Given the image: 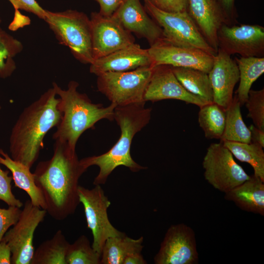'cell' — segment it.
Instances as JSON below:
<instances>
[{
  "label": "cell",
  "instance_id": "obj_22",
  "mask_svg": "<svg viewBox=\"0 0 264 264\" xmlns=\"http://www.w3.org/2000/svg\"><path fill=\"white\" fill-rule=\"evenodd\" d=\"M144 238L133 239L124 234L109 238L101 253V264H123L125 259L142 252Z\"/></svg>",
  "mask_w": 264,
  "mask_h": 264
},
{
  "label": "cell",
  "instance_id": "obj_24",
  "mask_svg": "<svg viewBox=\"0 0 264 264\" xmlns=\"http://www.w3.org/2000/svg\"><path fill=\"white\" fill-rule=\"evenodd\" d=\"M239 73V85L236 96L241 106L245 104L253 83L264 73V57L235 58Z\"/></svg>",
  "mask_w": 264,
  "mask_h": 264
},
{
  "label": "cell",
  "instance_id": "obj_2",
  "mask_svg": "<svg viewBox=\"0 0 264 264\" xmlns=\"http://www.w3.org/2000/svg\"><path fill=\"white\" fill-rule=\"evenodd\" d=\"M56 97L54 87L47 89L23 109L12 129L10 156L30 169L39 157L46 133L61 121Z\"/></svg>",
  "mask_w": 264,
  "mask_h": 264
},
{
  "label": "cell",
  "instance_id": "obj_15",
  "mask_svg": "<svg viewBox=\"0 0 264 264\" xmlns=\"http://www.w3.org/2000/svg\"><path fill=\"white\" fill-rule=\"evenodd\" d=\"M169 99L180 100L199 108L207 104L185 89L176 77L171 66H154L144 92V100L156 102Z\"/></svg>",
  "mask_w": 264,
  "mask_h": 264
},
{
  "label": "cell",
  "instance_id": "obj_18",
  "mask_svg": "<svg viewBox=\"0 0 264 264\" xmlns=\"http://www.w3.org/2000/svg\"><path fill=\"white\" fill-rule=\"evenodd\" d=\"M113 15L127 30L145 39L150 46L163 38L162 28L149 15L140 0H122Z\"/></svg>",
  "mask_w": 264,
  "mask_h": 264
},
{
  "label": "cell",
  "instance_id": "obj_25",
  "mask_svg": "<svg viewBox=\"0 0 264 264\" xmlns=\"http://www.w3.org/2000/svg\"><path fill=\"white\" fill-rule=\"evenodd\" d=\"M69 244L62 230H58L34 251L31 264H66V257Z\"/></svg>",
  "mask_w": 264,
  "mask_h": 264
},
{
  "label": "cell",
  "instance_id": "obj_39",
  "mask_svg": "<svg viewBox=\"0 0 264 264\" xmlns=\"http://www.w3.org/2000/svg\"><path fill=\"white\" fill-rule=\"evenodd\" d=\"M11 264V252L8 245L2 240L0 242V264Z\"/></svg>",
  "mask_w": 264,
  "mask_h": 264
},
{
  "label": "cell",
  "instance_id": "obj_30",
  "mask_svg": "<svg viewBox=\"0 0 264 264\" xmlns=\"http://www.w3.org/2000/svg\"><path fill=\"white\" fill-rule=\"evenodd\" d=\"M66 259V264H101V255L93 249L85 235L69 243Z\"/></svg>",
  "mask_w": 264,
  "mask_h": 264
},
{
  "label": "cell",
  "instance_id": "obj_28",
  "mask_svg": "<svg viewBox=\"0 0 264 264\" xmlns=\"http://www.w3.org/2000/svg\"><path fill=\"white\" fill-rule=\"evenodd\" d=\"M198 122L209 139H220L223 134L226 118V109L213 102L199 107Z\"/></svg>",
  "mask_w": 264,
  "mask_h": 264
},
{
  "label": "cell",
  "instance_id": "obj_5",
  "mask_svg": "<svg viewBox=\"0 0 264 264\" xmlns=\"http://www.w3.org/2000/svg\"><path fill=\"white\" fill-rule=\"evenodd\" d=\"M44 21L59 43L67 46L77 61L89 65L93 61L91 22L86 13L72 9L46 10Z\"/></svg>",
  "mask_w": 264,
  "mask_h": 264
},
{
  "label": "cell",
  "instance_id": "obj_26",
  "mask_svg": "<svg viewBox=\"0 0 264 264\" xmlns=\"http://www.w3.org/2000/svg\"><path fill=\"white\" fill-rule=\"evenodd\" d=\"M241 106L235 95L226 109L225 124L220 141L251 142V132L243 120Z\"/></svg>",
  "mask_w": 264,
  "mask_h": 264
},
{
  "label": "cell",
  "instance_id": "obj_12",
  "mask_svg": "<svg viewBox=\"0 0 264 264\" xmlns=\"http://www.w3.org/2000/svg\"><path fill=\"white\" fill-rule=\"evenodd\" d=\"M90 20L93 61L135 43L132 33L113 15L105 16L93 12Z\"/></svg>",
  "mask_w": 264,
  "mask_h": 264
},
{
  "label": "cell",
  "instance_id": "obj_7",
  "mask_svg": "<svg viewBox=\"0 0 264 264\" xmlns=\"http://www.w3.org/2000/svg\"><path fill=\"white\" fill-rule=\"evenodd\" d=\"M144 7L149 15L162 28L163 39L179 46L202 50L210 54L217 53L203 38L187 11L168 12L145 0Z\"/></svg>",
  "mask_w": 264,
  "mask_h": 264
},
{
  "label": "cell",
  "instance_id": "obj_41",
  "mask_svg": "<svg viewBox=\"0 0 264 264\" xmlns=\"http://www.w3.org/2000/svg\"><path fill=\"white\" fill-rule=\"evenodd\" d=\"M1 22V19L0 18V24Z\"/></svg>",
  "mask_w": 264,
  "mask_h": 264
},
{
  "label": "cell",
  "instance_id": "obj_14",
  "mask_svg": "<svg viewBox=\"0 0 264 264\" xmlns=\"http://www.w3.org/2000/svg\"><path fill=\"white\" fill-rule=\"evenodd\" d=\"M148 50L153 67L168 65L197 69L207 73L211 69L215 56L200 49L172 44L163 38Z\"/></svg>",
  "mask_w": 264,
  "mask_h": 264
},
{
  "label": "cell",
  "instance_id": "obj_20",
  "mask_svg": "<svg viewBox=\"0 0 264 264\" xmlns=\"http://www.w3.org/2000/svg\"><path fill=\"white\" fill-rule=\"evenodd\" d=\"M224 198L242 210L264 215V181L254 175L225 193Z\"/></svg>",
  "mask_w": 264,
  "mask_h": 264
},
{
  "label": "cell",
  "instance_id": "obj_35",
  "mask_svg": "<svg viewBox=\"0 0 264 264\" xmlns=\"http://www.w3.org/2000/svg\"><path fill=\"white\" fill-rule=\"evenodd\" d=\"M158 9L168 12L187 11L188 0H150Z\"/></svg>",
  "mask_w": 264,
  "mask_h": 264
},
{
  "label": "cell",
  "instance_id": "obj_21",
  "mask_svg": "<svg viewBox=\"0 0 264 264\" xmlns=\"http://www.w3.org/2000/svg\"><path fill=\"white\" fill-rule=\"evenodd\" d=\"M0 164L6 167L12 173L15 186L23 190L28 195L35 206L46 210V205L43 195L35 183L33 173L25 164L12 159L0 148Z\"/></svg>",
  "mask_w": 264,
  "mask_h": 264
},
{
  "label": "cell",
  "instance_id": "obj_13",
  "mask_svg": "<svg viewBox=\"0 0 264 264\" xmlns=\"http://www.w3.org/2000/svg\"><path fill=\"white\" fill-rule=\"evenodd\" d=\"M198 259L195 234L184 223L170 226L155 255V264H195Z\"/></svg>",
  "mask_w": 264,
  "mask_h": 264
},
{
  "label": "cell",
  "instance_id": "obj_9",
  "mask_svg": "<svg viewBox=\"0 0 264 264\" xmlns=\"http://www.w3.org/2000/svg\"><path fill=\"white\" fill-rule=\"evenodd\" d=\"M78 195L80 203L84 207L88 227L93 236L92 246L101 255L106 241L110 237L122 235L110 222L108 209L111 204L100 185L88 189L79 185Z\"/></svg>",
  "mask_w": 264,
  "mask_h": 264
},
{
  "label": "cell",
  "instance_id": "obj_42",
  "mask_svg": "<svg viewBox=\"0 0 264 264\" xmlns=\"http://www.w3.org/2000/svg\"><path fill=\"white\" fill-rule=\"evenodd\" d=\"M1 106H0V110H1Z\"/></svg>",
  "mask_w": 264,
  "mask_h": 264
},
{
  "label": "cell",
  "instance_id": "obj_31",
  "mask_svg": "<svg viewBox=\"0 0 264 264\" xmlns=\"http://www.w3.org/2000/svg\"><path fill=\"white\" fill-rule=\"evenodd\" d=\"M248 110V117L253 125L264 130V89L259 90L250 89L245 103Z\"/></svg>",
  "mask_w": 264,
  "mask_h": 264
},
{
  "label": "cell",
  "instance_id": "obj_34",
  "mask_svg": "<svg viewBox=\"0 0 264 264\" xmlns=\"http://www.w3.org/2000/svg\"><path fill=\"white\" fill-rule=\"evenodd\" d=\"M15 10L19 9L31 13L44 20L46 10L43 8L36 0H8Z\"/></svg>",
  "mask_w": 264,
  "mask_h": 264
},
{
  "label": "cell",
  "instance_id": "obj_33",
  "mask_svg": "<svg viewBox=\"0 0 264 264\" xmlns=\"http://www.w3.org/2000/svg\"><path fill=\"white\" fill-rule=\"evenodd\" d=\"M20 208L9 206L7 209L0 208V242L9 228L18 221L21 213Z\"/></svg>",
  "mask_w": 264,
  "mask_h": 264
},
{
  "label": "cell",
  "instance_id": "obj_27",
  "mask_svg": "<svg viewBox=\"0 0 264 264\" xmlns=\"http://www.w3.org/2000/svg\"><path fill=\"white\" fill-rule=\"evenodd\" d=\"M220 142L238 160L249 164L253 169L254 175L264 181V152L262 146L252 142Z\"/></svg>",
  "mask_w": 264,
  "mask_h": 264
},
{
  "label": "cell",
  "instance_id": "obj_36",
  "mask_svg": "<svg viewBox=\"0 0 264 264\" xmlns=\"http://www.w3.org/2000/svg\"><path fill=\"white\" fill-rule=\"evenodd\" d=\"M99 5V11L100 14L110 16L113 15L118 8L122 0H93Z\"/></svg>",
  "mask_w": 264,
  "mask_h": 264
},
{
  "label": "cell",
  "instance_id": "obj_19",
  "mask_svg": "<svg viewBox=\"0 0 264 264\" xmlns=\"http://www.w3.org/2000/svg\"><path fill=\"white\" fill-rule=\"evenodd\" d=\"M152 66L148 49L135 43L94 60L89 71L97 75L109 71H126L143 66Z\"/></svg>",
  "mask_w": 264,
  "mask_h": 264
},
{
  "label": "cell",
  "instance_id": "obj_37",
  "mask_svg": "<svg viewBox=\"0 0 264 264\" xmlns=\"http://www.w3.org/2000/svg\"><path fill=\"white\" fill-rule=\"evenodd\" d=\"M219 1L231 23L233 25L238 24L237 15L235 8V0H219Z\"/></svg>",
  "mask_w": 264,
  "mask_h": 264
},
{
  "label": "cell",
  "instance_id": "obj_23",
  "mask_svg": "<svg viewBox=\"0 0 264 264\" xmlns=\"http://www.w3.org/2000/svg\"><path fill=\"white\" fill-rule=\"evenodd\" d=\"M171 68L176 79L188 92L207 104L214 102L208 73L192 68L171 66Z\"/></svg>",
  "mask_w": 264,
  "mask_h": 264
},
{
  "label": "cell",
  "instance_id": "obj_4",
  "mask_svg": "<svg viewBox=\"0 0 264 264\" xmlns=\"http://www.w3.org/2000/svg\"><path fill=\"white\" fill-rule=\"evenodd\" d=\"M79 85L76 81H70L67 88L63 89L57 83L52 84L59 97L58 107L62 113L53 138L66 143L74 150H76L79 137L86 130L93 128L102 119L114 120L116 107L113 103L105 107L100 104L93 103L86 94L78 91Z\"/></svg>",
  "mask_w": 264,
  "mask_h": 264
},
{
  "label": "cell",
  "instance_id": "obj_32",
  "mask_svg": "<svg viewBox=\"0 0 264 264\" xmlns=\"http://www.w3.org/2000/svg\"><path fill=\"white\" fill-rule=\"evenodd\" d=\"M12 176H9V171L3 170L0 166V200L8 206L21 208L23 206L22 202L15 197L12 191Z\"/></svg>",
  "mask_w": 264,
  "mask_h": 264
},
{
  "label": "cell",
  "instance_id": "obj_16",
  "mask_svg": "<svg viewBox=\"0 0 264 264\" xmlns=\"http://www.w3.org/2000/svg\"><path fill=\"white\" fill-rule=\"evenodd\" d=\"M187 11L208 44L217 52V33L223 24L233 25L219 0H188Z\"/></svg>",
  "mask_w": 264,
  "mask_h": 264
},
{
  "label": "cell",
  "instance_id": "obj_8",
  "mask_svg": "<svg viewBox=\"0 0 264 264\" xmlns=\"http://www.w3.org/2000/svg\"><path fill=\"white\" fill-rule=\"evenodd\" d=\"M205 180L224 194L248 180L249 176L221 142L210 145L202 161Z\"/></svg>",
  "mask_w": 264,
  "mask_h": 264
},
{
  "label": "cell",
  "instance_id": "obj_17",
  "mask_svg": "<svg viewBox=\"0 0 264 264\" xmlns=\"http://www.w3.org/2000/svg\"><path fill=\"white\" fill-rule=\"evenodd\" d=\"M208 76L213 92L214 102L226 109L233 99L240 73L235 60L218 48Z\"/></svg>",
  "mask_w": 264,
  "mask_h": 264
},
{
  "label": "cell",
  "instance_id": "obj_29",
  "mask_svg": "<svg viewBox=\"0 0 264 264\" xmlns=\"http://www.w3.org/2000/svg\"><path fill=\"white\" fill-rule=\"evenodd\" d=\"M23 50L22 43L0 27V77L10 76L16 68L14 58Z\"/></svg>",
  "mask_w": 264,
  "mask_h": 264
},
{
  "label": "cell",
  "instance_id": "obj_1",
  "mask_svg": "<svg viewBox=\"0 0 264 264\" xmlns=\"http://www.w3.org/2000/svg\"><path fill=\"white\" fill-rule=\"evenodd\" d=\"M86 171L76 150L58 140H55L52 157L38 163L33 173L35 183L52 218L64 220L75 212L80 203L79 180Z\"/></svg>",
  "mask_w": 264,
  "mask_h": 264
},
{
  "label": "cell",
  "instance_id": "obj_6",
  "mask_svg": "<svg viewBox=\"0 0 264 264\" xmlns=\"http://www.w3.org/2000/svg\"><path fill=\"white\" fill-rule=\"evenodd\" d=\"M153 66L126 71H109L97 76L98 90L116 106L145 103L144 94Z\"/></svg>",
  "mask_w": 264,
  "mask_h": 264
},
{
  "label": "cell",
  "instance_id": "obj_40",
  "mask_svg": "<svg viewBox=\"0 0 264 264\" xmlns=\"http://www.w3.org/2000/svg\"><path fill=\"white\" fill-rule=\"evenodd\" d=\"M147 262L144 258L141 252L132 254L127 257L123 264H147Z\"/></svg>",
  "mask_w": 264,
  "mask_h": 264
},
{
  "label": "cell",
  "instance_id": "obj_38",
  "mask_svg": "<svg viewBox=\"0 0 264 264\" xmlns=\"http://www.w3.org/2000/svg\"><path fill=\"white\" fill-rule=\"evenodd\" d=\"M248 128L251 132V142L259 144L264 148V130L259 129L253 124Z\"/></svg>",
  "mask_w": 264,
  "mask_h": 264
},
{
  "label": "cell",
  "instance_id": "obj_11",
  "mask_svg": "<svg viewBox=\"0 0 264 264\" xmlns=\"http://www.w3.org/2000/svg\"><path fill=\"white\" fill-rule=\"evenodd\" d=\"M218 48L242 57L264 56V28L258 24H223L217 33Z\"/></svg>",
  "mask_w": 264,
  "mask_h": 264
},
{
  "label": "cell",
  "instance_id": "obj_3",
  "mask_svg": "<svg viewBox=\"0 0 264 264\" xmlns=\"http://www.w3.org/2000/svg\"><path fill=\"white\" fill-rule=\"evenodd\" d=\"M144 106L145 103H139L116 106L114 110V120L121 131L118 141L106 153L80 160L87 170L93 165L99 167V173L93 180L94 185L105 184L111 173L119 166H125L132 172L146 168L134 161L130 154L133 137L149 123L151 119L152 109L146 108Z\"/></svg>",
  "mask_w": 264,
  "mask_h": 264
},
{
  "label": "cell",
  "instance_id": "obj_10",
  "mask_svg": "<svg viewBox=\"0 0 264 264\" xmlns=\"http://www.w3.org/2000/svg\"><path fill=\"white\" fill-rule=\"evenodd\" d=\"M46 213L34 205L30 199L26 201L18 221L2 239L10 249L11 264H31L35 251L34 233Z\"/></svg>",
  "mask_w": 264,
  "mask_h": 264
}]
</instances>
